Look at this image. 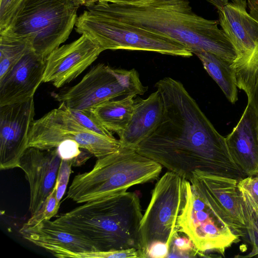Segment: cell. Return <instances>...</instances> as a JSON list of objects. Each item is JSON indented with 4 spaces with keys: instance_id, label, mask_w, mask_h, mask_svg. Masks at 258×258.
<instances>
[{
    "instance_id": "6da1fadb",
    "label": "cell",
    "mask_w": 258,
    "mask_h": 258,
    "mask_svg": "<svg viewBox=\"0 0 258 258\" xmlns=\"http://www.w3.org/2000/svg\"><path fill=\"white\" fill-rule=\"evenodd\" d=\"M163 103L161 120L136 149L189 181L198 171L238 180L246 176L220 134L183 85L165 77L155 85Z\"/></svg>"
},
{
    "instance_id": "7a4b0ae2",
    "label": "cell",
    "mask_w": 258,
    "mask_h": 258,
    "mask_svg": "<svg viewBox=\"0 0 258 258\" xmlns=\"http://www.w3.org/2000/svg\"><path fill=\"white\" fill-rule=\"evenodd\" d=\"M87 9L177 42L193 54L206 51L234 62L236 50L217 20L195 13L189 0H138L125 3L97 1Z\"/></svg>"
},
{
    "instance_id": "3957f363",
    "label": "cell",
    "mask_w": 258,
    "mask_h": 258,
    "mask_svg": "<svg viewBox=\"0 0 258 258\" xmlns=\"http://www.w3.org/2000/svg\"><path fill=\"white\" fill-rule=\"evenodd\" d=\"M143 215L138 196L126 191L83 203L52 222L92 242L99 251L138 250Z\"/></svg>"
},
{
    "instance_id": "277c9868",
    "label": "cell",
    "mask_w": 258,
    "mask_h": 258,
    "mask_svg": "<svg viewBox=\"0 0 258 258\" xmlns=\"http://www.w3.org/2000/svg\"><path fill=\"white\" fill-rule=\"evenodd\" d=\"M162 167L136 149L120 147L97 158L91 170L76 175L69 187L67 198L83 204L112 197L134 185L157 179Z\"/></svg>"
},
{
    "instance_id": "5b68a950",
    "label": "cell",
    "mask_w": 258,
    "mask_h": 258,
    "mask_svg": "<svg viewBox=\"0 0 258 258\" xmlns=\"http://www.w3.org/2000/svg\"><path fill=\"white\" fill-rule=\"evenodd\" d=\"M79 7L74 0H23L7 28L1 32L26 40L46 61L69 38Z\"/></svg>"
},
{
    "instance_id": "8992f818",
    "label": "cell",
    "mask_w": 258,
    "mask_h": 258,
    "mask_svg": "<svg viewBox=\"0 0 258 258\" xmlns=\"http://www.w3.org/2000/svg\"><path fill=\"white\" fill-rule=\"evenodd\" d=\"M75 27L77 32L89 37L104 50L146 51L186 58L193 55L173 40L87 9L78 17Z\"/></svg>"
},
{
    "instance_id": "52a82bcc",
    "label": "cell",
    "mask_w": 258,
    "mask_h": 258,
    "mask_svg": "<svg viewBox=\"0 0 258 258\" xmlns=\"http://www.w3.org/2000/svg\"><path fill=\"white\" fill-rule=\"evenodd\" d=\"M143 85L134 69H115L104 63L94 66L77 84L52 96L60 104L75 110H90L119 97L142 95Z\"/></svg>"
},
{
    "instance_id": "ba28073f",
    "label": "cell",
    "mask_w": 258,
    "mask_h": 258,
    "mask_svg": "<svg viewBox=\"0 0 258 258\" xmlns=\"http://www.w3.org/2000/svg\"><path fill=\"white\" fill-rule=\"evenodd\" d=\"M177 231L191 240L202 256L211 253L224 256L227 249L239 241L224 219L187 180Z\"/></svg>"
},
{
    "instance_id": "9c48e42d",
    "label": "cell",
    "mask_w": 258,
    "mask_h": 258,
    "mask_svg": "<svg viewBox=\"0 0 258 258\" xmlns=\"http://www.w3.org/2000/svg\"><path fill=\"white\" fill-rule=\"evenodd\" d=\"M185 181L178 174L166 172L156 183L139 228V258L153 242L170 244L177 231L178 217L184 206Z\"/></svg>"
},
{
    "instance_id": "30bf717a",
    "label": "cell",
    "mask_w": 258,
    "mask_h": 258,
    "mask_svg": "<svg viewBox=\"0 0 258 258\" xmlns=\"http://www.w3.org/2000/svg\"><path fill=\"white\" fill-rule=\"evenodd\" d=\"M66 140L76 141L82 149L97 158L111 154L121 147L119 140L107 138L85 128L60 104L58 108L33 121L28 147L50 149Z\"/></svg>"
},
{
    "instance_id": "8fae6325",
    "label": "cell",
    "mask_w": 258,
    "mask_h": 258,
    "mask_svg": "<svg viewBox=\"0 0 258 258\" xmlns=\"http://www.w3.org/2000/svg\"><path fill=\"white\" fill-rule=\"evenodd\" d=\"M238 180L195 171L189 181L218 212L239 237L246 234L244 213Z\"/></svg>"
},
{
    "instance_id": "7c38bea8",
    "label": "cell",
    "mask_w": 258,
    "mask_h": 258,
    "mask_svg": "<svg viewBox=\"0 0 258 258\" xmlns=\"http://www.w3.org/2000/svg\"><path fill=\"white\" fill-rule=\"evenodd\" d=\"M35 115L33 97L0 106V169L19 168L28 148L29 134Z\"/></svg>"
},
{
    "instance_id": "4fadbf2b",
    "label": "cell",
    "mask_w": 258,
    "mask_h": 258,
    "mask_svg": "<svg viewBox=\"0 0 258 258\" xmlns=\"http://www.w3.org/2000/svg\"><path fill=\"white\" fill-rule=\"evenodd\" d=\"M104 51L85 34L74 41L58 47L46 61L43 82L50 83L57 88L70 83Z\"/></svg>"
},
{
    "instance_id": "5bb4252c",
    "label": "cell",
    "mask_w": 258,
    "mask_h": 258,
    "mask_svg": "<svg viewBox=\"0 0 258 258\" xmlns=\"http://www.w3.org/2000/svg\"><path fill=\"white\" fill-rule=\"evenodd\" d=\"M61 160L57 147L42 149L29 147L21 156L19 168L29 184L30 216L40 210L52 191Z\"/></svg>"
},
{
    "instance_id": "9a60e30c",
    "label": "cell",
    "mask_w": 258,
    "mask_h": 258,
    "mask_svg": "<svg viewBox=\"0 0 258 258\" xmlns=\"http://www.w3.org/2000/svg\"><path fill=\"white\" fill-rule=\"evenodd\" d=\"M247 6L246 0H231L218 10L219 24L237 52L232 66L246 61L258 48V22Z\"/></svg>"
},
{
    "instance_id": "2e32d148",
    "label": "cell",
    "mask_w": 258,
    "mask_h": 258,
    "mask_svg": "<svg viewBox=\"0 0 258 258\" xmlns=\"http://www.w3.org/2000/svg\"><path fill=\"white\" fill-rule=\"evenodd\" d=\"M46 61L32 49L0 79V106L33 97L43 82Z\"/></svg>"
},
{
    "instance_id": "e0dca14e",
    "label": "cell",
    "mask_w": 258,
    "mask_h": 258,
    "mask_svg": "<svg viewBox=\"0 0 258 258\" xmlns=\"http://www.w3.org/2000/svg\"><path fill=\"white\" fill-rule=\"evenodd\" d=\"M19 232L24 239L58 257H74L78 253L99 251L92 242L60 229L50 220L33 225L25 223Z\"/></svg>"
},
{
    "instance_id": "ac0fdd59",
    "label": "cell",
    "mask_w": 258,
    "mask_h": 258,
    "mask_svg": "<svg viewBox=\"0 0 258 258\" xmlns=\"http://www.w3.org/2000/svg\"><path fill=\"white\" fill-rule=\"evenodd\" d=\"M225 140L232 159L244 175L258 174V118L248 103Z\"/></svg>"
},
{
    "instance_id": "d6986e66",
    "label": "cell",
    "mask_w": 258,
    "mask_h": 258,
    "mask_svg": "<svg viewBox=\"0 0 258 258\" xmlns=\"http://www.w3.org/2000/svg\"><path fill=\"white\" fill-rule=\"evenodd\" d=\"M163 112V103L158 90L145 99L135 100L131 119L125 130L117 135L121 147L136 149L157 127Z\"/></svg>"
},
{
    "instance_id": "ffe728a7",
    "label": "cell",
    "mask_w": 258,
    "mask_h": 258,
    "mask_svg": "<svg viewBox=\"0 0 258 258\" xmlns=\"http://www.w3.org/2000/svg\"><path fill=\"white\" fill-rule=\"evenodd\" d=\"M194 54L200 59L204 69L218 84L228 101L234 104L238 100V87L232 64L210 52L197 51Z\"/></svg>"
},
{
    "instance_id": "44dd1931",
    "label": "cell",
    "mask_w": 258,
    "mask_h": 258,
    "mask_svg": "<svg viewBox=\"0 0 258 258\" xmlns=\"http://www.w3.org/2000/svg\"><path fill=\"white\" fill-rule=\"evenodd\" d=\"M135 97H123L105 102L92 111L108 131L120 134L127 126L134 111Z\"/></svg>"
},
{
    "instance_id": "7402d4cb",
    "label": "cell",
    "mask_w": 258,
    "mask_h": 258,
    "mask_svg": "<svg viewBox=\"0 0 258 258\" xmlns=\"http://www.w3.org/2000/svg\"><path fill=\"white\" fill-rule=\"evenodd\" d=\"M237 87L246 94L258 118V48L246 61L233 66Z\"/></svg>"
},
{
    "instance_id": "603a6c76",
    "label": "cell",
    "mask_w": 258,
    "mask_h": 258,
    "mask_svg": "<svg viewBox=\"0 0 258 258\" xmlns=\"http://www.w3.org/2000/svg\"><path fill=\"white\" fill-rule=\"evenodd\" d=\"M31 49L28 42L6 32L0 33V79Z\"/></svg>"
},
{
    "instance_id": "cb8c5ba5",
    "label": "cell",
    "mask_w": 258,
    "mask_h": 258,
    "mask_svg": "<svg viewBox=\"0 0 258 258\" xmlns=\"http://www.w3.org/2000/svg\"><path fill=\"white\" fill-rule=\"evenodd\" d=\"M241 196L246 234L252 245V250L245 257H258V204L244 189L239 187Z\"/></svg>"
},
{
    "instance_id": "d4e9b609",
    "label": "cell",
    "mask_w": 258,
    "mask_h": 258,
    "mask_svg": "<svg viewBox=\"0 0 258 258\" xmlns=\"http://www.w3.org/2000/svg\"><path fill=\"white\" fill-rule=\"evenodd\" d=\"M62 105L70 113L72 116L87 130L107 138L116 139L113 136L112 132L104 126L91 110L72 109L66 107L63 104Z\"/></svg>"
},
{
    "instance_id": "484cf974",
    "label": "cell",
    "mask_w": 258,
    "mask_h": 258,
    "mask_svg": "<svg viewBox=\"0 0 258 258\" xmlns=\"http://www.w3.org/2000/svg\"><path fill=\"white\" fill-rule=\"evenodd\" d=\"M176 232L172 239L168 257H190L199 254L191 240L186 235Z\"/></svg>"
},
{
    "instance_id": "4316f807",
    "label": "cell",
    "mask_w": 258,
    "mask_h": 258,
    "mask_svg": "<svg viewBox=\"0 0 258 258\" xmlns=\"http://www.w3.org/2000/svg\"><path fill=\"white\" fill-rule=\"evenodd\" d=\"M57 183L50 195L45 200L40 210L32 216H30L26 223L29 225H33L46 220H50L55 216L58 211L59 207L57 203L56 190Z\"/></svg>"
},
{
    "instance_id": "83f0119b",
    "label": "cell",
    "mask_w": 258,
    "mask_h": 258,
    "mask_svg": "<svg viewBox=\"0 0 258 258\" xmlns=\"http://www.w3.org/2000/svg\"><path fill=\"white\" fill-rule=\"evenodd\" d=\"M73 160H61L56 180V197L58 207L65 193L71 173Z\"/></svg>"
},
{
    "instance_id": "f1b7e54d",
    "label": "cell",
    "mask_w": 258,
    "mask_h": 258,
    "mask_svg": "<svg viewBox=\"0 0 258 258\" xmlns=\"http://www.w3.org/2000/svg\"><path fill=\"white\" fill-rule=\"evenodd\" d=\"M82 258H139L136 248L110 251H95L84 252Z\"/></svg>"
},
{
    "instance_id": "f546056e",
    "label": "cell",
    "mask_w": 258,
    "mask_h": 258,
    "mask_svg": "<svg viewBox=\"0 0 258 258\" xmlns=\"http://www.w3.org/2000/svg\"><path fill=\"white\" fill-rule=\"evenodd\" d=\"M23 0H0V32L9 25Z\"/></svg>"
},
{
    "instance_id": "4dcf8cb0",
    "label": "cell",
    "mask_w": 258,
    "mask_h": 258,
    "mask_svg": "<svg viewBox=\"0 0 258 258\" xmlns=\"http://www.w3.org/2000/svg\"><path fill=\"white\" fill-rule=\"evenodd\" d=\"M238 186L245 190L258 204V174L241 179Z\"/></svg>"
},
{
    "instance_id": "1f68e13d",
    "label": "cell",
    "mask_w": 258,
    "mask_h": 258,
    "mask_svg": "<svg viewBox=\"0 0 258 258\" xmlns=\"http://www.w3.org/2000/svg\"><path fill=\"white\" fill-rule=\"evenodd\" d=\"M170 246L166 243L156 241L152 242L147 248L145 258L167 257L169 252Z\"/></svg>"
},
{
    "instance_id": "d6a6232c",
    "label": "cell",
    "mask_w": 258,
    "mask_h": 258,
    "mask_svg": "<svg viewBox=\"0 0 258 258\" xmlns=\"http://www.w3.org/2000/svg\"><path fill=\"white\" fill-rule=\"evenodd\" d=\"M250 15L258 22V0H247Z\"/></svg>"
},
{
    "instance_id": "836d02e7",
    "label": "cell",
    "mask_w": 258,
    "mask_h": 258,
    "mask_svg": "<svg viewBox=\"0 0 258 258\" xmlns=\"http://www.w3.org/2000/svg\"><path fill=\"white\" fill-rule=\"evenodd\" d=\"M210 4L214 6L217 10H219L226 5L229 0H206Z\"/></svg>"
},
{
    "instance_id": "e575fe53",
    "label": "cell",
    "mask_w": 258,
    "mask_h": 258,
    "mask_svg": "<svg viewBox=\"0 0 258 258\" xmlns=\"http://www.w3.org/2000/svg\"><path fill=\"white\" fill-rule=\"evenodd\" d=\"M79 6H86L88 4L97 2V0H74Z\"/></svg>"
},
{
    "instance_id": "d590c367",
    "label": "cell",
    "mask_w": 258,
    "mask_h": 258,
    "mask_svg": "<svg viewBox=\"0 0 258 258\" xmlns=\"http://www.w3.org/2000/svg\"><path fill=\"white\" fill-rule=\"evenodd\" d=\"M99 1L106 2H108V3H111L118 4V3H127V2H130L136 1H138V0H97V1Z\"/></svg>"
}]
</instances>
